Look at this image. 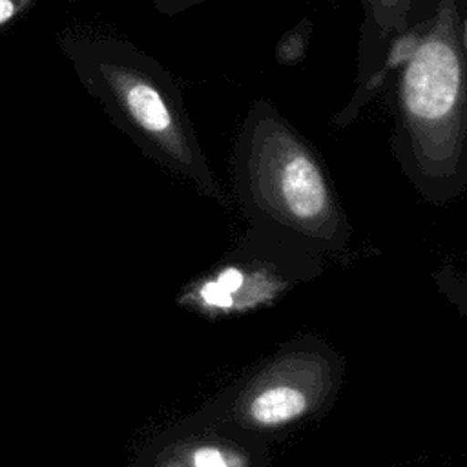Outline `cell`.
<instances>
[{
  "label": "cell",
  "instance_id": "ba28073f",
  "mask_svg": "<svg viewBox=\"0 0 467 467\" xmlns=\"http://www.w3.org/2000/svg\"><path fill=\"white\" fill-rule=\"evenodd\" d=\"M314 31V22L310 16H303L294 27H290L275 44L274 58L279 66L292 67L305 60L310 36Z\"/></svg>",
  "mask_w": 467,
  "mask_h": 467
},
{
  "label": "cell",
  "instance_id": "30bf717a",
  "mask_svg": "<svg viewBox=\"0 0 467 467\" xmlns=\"http://www.w3.org/2000/svg\"><path fill=\"white\" fill-rule=\"evenodd\" d=\"M35 0H0V26L11 22L22 11H26Z\"/></svg>",
  "mask_w": 467,
  "mask_h": 467
},
{
  "label": "cell",
  "instance_id": "277c9868",
  "mask_svg": "<svg viewBox=\"0 0 467 467\" xmlns=\"http://www.w3.org/2000/svg\"><path fill=\"white\" fill-rule=\"evenodd\" d=\"M345 358L317 334H297L199 409L275 445L323 420L339 396Z\"/></svg>",
  "mask_w": 467,
  "mask_h": 467
},
{
  "label": "cell",
  "instance_id": "8992f818",
  "mask_svg": "<svg viewBox=\"0 0 467 467\" xmlns=\"http://www.w3.org/2000/svg\"><path fill=\"white\" fill-rule=\"evenodd\" d=\"M299 283L275 263L232 248L181 286L175 303L206 319L255 314L279 303Z\"/></svg>",
  "mask_w": 467,
  "mask_h": 467
},
{
  "label": "cell",
  "instance_id": "5b68a950",
  "mask_svg": "<svg viewBox=\"0 0 467 467\" xmlns=\"http://www.w3.org/2000/svg\"><path fill=\"white\" fill-rule=\"evenodd\" d=\"M272 443L201 409L157 431L128 467H270Z\"/></svg>",
  "mask_w": 467,
  "mask_h": 467
},
{
  "label": "cell",
  "instance_id": "52a82bcc",
  "mask_svg": "<svg viewBox=\"0 0 467 467\" xmlns=\"http://www.w3.org/2000/svg\"><path fill=\"white\" fill-rule=\"evenodd\" d=\"M361 26L356 53V88L363 86L378 69L385 47L403 33L432 0H358Z\"/></svg>",
  "mask_w": 467,
  "mask_h": 467
},
{
  "label": "cell",
  "instance_id": "9c48e42d",
  "mask_svg": "<svg viewBox=\"0 0 467 467\" xmlns=\"http://www.w3.org/2000/svg\"><path fill=\"white\" fill-rule=\"evenodd\" d=\"M153 7L161 13V15H179L190 7H195L199 4H206L210 0H151Z\"/></svg>",
  "mask_w": 467,
  "mask_h": 467
},
{
  "label": "cell",
  "instance_id": "6da1fadb",
  "mask_svg": "<svg viewBox=\"0 0 467 467\" xmlns=\"http://www.w3.org/2000/svg\"><path fill=\"white\" fill-rule=\"evenodd\" d=\"M246 223L234 248L268 259L299 285L347 257L352 224L314 144L266 99L248 108L232 150Z\"/></svg>",
  "mask_w": 467,
  "mask_h": 467
},
{
  "label": "cell",
  "instance_id": "3957f363",
  "mask_svg": "<svg viewBox=\"0 0 467 467\" xmlns=\"http://www.w3.org/2000/svg\"><path fill=\"white\" fill-rule=\"evenodd\" d=\"M88 89L144 157L228 208V197L201 148L175 77L130 40L97 38L75 46Z\"/></svg>",
  "mask_w": 467,
  "mask_h": 467
},
{
  "label": "cell",
  "instance_id": "7a4b0ae2",
  "mask_svg": "<svg viewBox=\"0 0 467 467\" xmlns=\"http://www.w3.org/2000/svg\"><path fill=\"white\" fill-rule=\"evenodd\" d=\"M387 89L392 157L429 204L467 190V0H432Z\"/></svg>",
  "mask_w": 467,
  "mask_h": 467
}]
</instances>
